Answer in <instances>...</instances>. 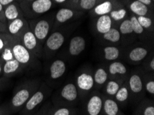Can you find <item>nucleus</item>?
Masks as SVG:
<instances>
[{"label":"nucleus","instance_id":"f257e3e1","mask_svg":"<svg viewBox=\"0 0 154 115\" xmlns=\"http://www.w3.org/2000/svg\"><path fill=\"white\" fill-rule=\"evenodd\" d=\"M42 81L38 79H28L16 87L8 104L12 113H17L22 108L29 98L39 88Z\"/></svg>","mask_w":154,"mask_h":115},{"label":"nucleus","instance_id":"f03ea898","mask_svg":"<svg viewBox=\"0 0 154 115\" xmlns=\"http://www.w3.org/2000/svg\"><path fill=\"white\" fill-rule=\"evenodd\" d=\"M80 101L75 81H69L60 88L51 98L53 106L75 107Z\"/></svg>","mask_w":154,"mask_h":115},{"label":"nucleus","instance_id":"7ed1b4c3","mask_svg":"<svg viewBox=\"0 0 154 115\" xmlns=\"http://www.w3.org/2000/svg\"><path fill=\"white\" fill-rule=\"evenodd\" d=\"M52 94V88L42 81L39 88L33 93L20 112V115H32L38 110Z\"/></svg>","mask_w":154,"mask_h":115},{"label":"nucleus","instance_id":"20e7f679","mask_svg":"<svg viewBox=\"0 0 154 115\" xmlns=\"http://www.w3.org/2000/svg\"><path fill=\"white\" fill-rule=\"evenodd\" d=\"M127 80L130 92L129 102L137 105L142 98H144L145 95L142 81V72H133L129 74Z\"/></svg>","mask_w":154,"mask_h":115},{"label":"nucleus","instance_id":"39448f33","mask_svg":"<svg viewBox=\"0 0 154 115\" xmlns=\"http://www.w3.org/2000/svg\"><path fill=\"white\" fill-rule=\"evenodd\" d=\"M82 101V115H102L103 95L100 91L94 90Z\"/></svg>","mask_w":154,"mask_h":115},{"label":"nucleus","instance_id":"423d86ee","mask_svg":"<svg viewBox=\"0 0 154 115\" xmlns=\"http://www.w3.org/2000/svg\"><path fill=\"white\" fill-rule=\"evenodd\" d=\"M75 83L78 90L80 101L84 99L86 96L95 90L93 72L88 70L80 72L76 76Z\"/></svg>","mask_w":154,"mask_h":115},{"label":"nucleus","instance_id":"0eeeda50","mask_svg":"<svg viewBox=\"0 0 154 115\" xmlns=\"http://www.w3.org/2000/svg\"><path fill=\"white\" fill-rule=\"evenodd\" d=\"M12 50L14 58L26 69L32 64L36 58L22 45L20 41H13Z\"/></svg>","mask_w":154,"mask_h":115},{"label":"nucleus","instance_id":"6e6552de","mask_svg":"<svg viewBox=\"0 0 154 115\" xmlns=\"http://www.w3.org/2000/svg\"><path fill=\"white\" fill-rule=\"evenodd\" d=\"M21 43L35 57L37 58L42 57L43 52L40 44L31 30L27 29L24 30L22 35Z\"/></svg>","mask_w":154,"mask_h":115},{"label":"nucleus","instance_id":"1a4fd4ad","mask_svg":"<svg viewBox=\"0 0 154 115\" xmlns=\"http://www.w3.org/2000/svg\"><path fill=\"white\" fill-rule=\"evenodd\" d=\"M66 72V64L62 59H55L51 63L48 72V79L44 81L51 88L53 83L60 81Z\"/></svg>","mask_w":154,"mask_h":115},{"label":"nucleus","instance_id":"9d476101","mask_svg":"<svg viewBox=\"0 0 154 115\" xmlns=\"http://www.w3.org/2000/svg\"><path fill=\"white\" fill-rule=\"evenodd\" d=\"M109 78L116 79L118 80L125 81L128 78V69L126 65L120 62H113L107 68Z\"/></svg>","mask_w":154,"mask_h":115},{"label":"nucleus","instance_id":"9b49d317","mask_svg":"<svg viewBox=\"0 0 154 115\" xmlns=\"http://www.w3.org/2000/svg\"><path fill=\"white\" fill-rule=\"evenodd\" d=\"M64 42V37L59 32H55L51 34L46 40L45 52L43 54L50 55L51 53L59 50Z\"/></svg>","mask_w":154,"mask_h":115},{"label":"nucleus","instance_id":"f8f14e48","mask_svg":"<svg viewBox=\"0 0 154 115\" xmlns=\"http://www.w3.org/2000/svg\"><path fill=\"white\" fill-rule=\"evenodd\" d=\"M24 68L15 58L4 62L3 67V75L6 78H11L24 72Z\"/></svg>","mask_w":154,"mask_h":115},{"label":"nucleus","instance_id":"ddd939ff","mask_svg":"<svg viewBox=\"0 0 154 115\" xmlns=\"http://www.w3.org/2000/svg\"><path fill=\"white\" fill-rule=\"evenodd\" d=\"M102 115H125L113 98L103 95Z\"/></svg>","mask_w":154,"mask_h":115},{"label":"nucleus","instance_id":"4468645a","mask_svg":"<svg viewBox=\"0 0 154 115\" xmlns=\"http://www.w3.org/2000/svg\"><path fill=\"white\" fill-rule=\"evenodd\" d=\"M50 30V24L48 21L45 20H39L34 26L32 30L35 36L39 42H43L47 38Z\"/></svg>","mask_w":154,"mask_h":115},{"label":"nucleus","instance_id":"2eb2a0df","mask_svg":"<svg viewBox=\"0 0 154 115\" xmlns=\"http://www.w3.org/2000/svg\"><path fill=\"white\" fill-rule=\"evenodd\" d=\"M125 82V81H124ZM123 81L118 80L116 79L109 78L108 80L104 84V86L102 87L101 90L103 91L102 95L106 96V97L114 98L116 94L117 93L119 88L122 86V84L124 83Z\"/></svg>","mask_w":154,"mask_h":115},{"label":"nucleus","instance_id":"dca6fc26","mask_svg":"<svg viewBox=\"0 0 154 115\" xmlns=\"http://www.w3.org/2000/svg\"><path fill=\"white\" fill-rule=\"evenodd\" d=\"M113 98L118 103L120 107H125L129 102L130 92L129 87H128L127 80H126L122 84Z\"/></svg>","mask_w":154,"mask_h":115},{"label":"nucleus","instance_id":"f3484780","mask_svg":"<svg viewBox=\"0 0 154 115\" xmlns=\"http://www.w3.org/2000/svg\"><path fill=\"white\" fill-rule=\"evenodd\" d=\"M86 47V41L83 37L80 36L74 37L70 41L69 52L70 55L77 57L85 50Z\"/></svg>","mask_w":154,"mask_h":115},{"label":"nucleus","instance_id":"a211bd4d","mask_svg":"<svg viewBox=\"0 0 154 115\" xmlns=\"http://www.w3.org/2000/svg\"><path fill=\"white\" fill-rule=\"evenodd\" d=\"M134 115H154V105L153 101L143 98L137 105Z\"/></svg>","mask_w":154,"mask_h":115},{"label":"nucleus","instance_id":"6ab92c4d","mask_svg":"<svg viewBox=\"0 0 154 115\" xmlns=\"http://www.w3.org/2000/svg\"><path fill=\"white\" fill-rule=\"evenodd\" d=\"M95 83V90L100 91L109 79L107 69L104 67H99L93 73Z\"/></svg>","mask_w":154,"mask_h":115},{"label":"nucleus","instance_id":"aec40b11","mask_svg":"<svg viewBox=\"0 0 154 115\" xmlns=\"http://www.w3.org/2000/svg\"><path fill=\"white\" fill-rule=\"evenodd\" d=\"M47 115H78V112L75 107L53 106L52 105Z\"/></svg>","mask_w":154,"mask_h":115},{"label":"nucleus","instance_id":"412c9836","mask_svg":"<svg viewBox=\"0 0 154 115\" xmlns=\"http://www.w3.org/2000/svg\"><path fill=\"white\" fill-rule=\"evenodd\" d=\"M148 50L143 47H136L129 53V59L133 63H139L143 61L148 55Z\"/></svg>","mask_w":154,"mask_h":115},{"label":"nucleus","instance_id":"4be33fe9","mask_svg":"<svg viewBox=\"0 0 154 115\" xmlns=\"http://www.w3.org/2000/svg\"><path fill=\"white\" fill-rule=\"evenodd\" d=\"M52 6L51 0H35L31 4V8L34 13L42 14L48 11Z\"/></svg>","mask_w":154,"mask_h":115},{"label":"nucleus","instance_id":"5701e85b","mask_svg":"<svg viewBox=\"0 0 154 115\" xmlns=\"http://www.w3.org/2000/svg\"><path fill=\"white\" fill-rule=\"evenodd\" d=\"M111 25L112 22L110 16L104 15L100 16L97 20L96 28L97 31L104 35L111 29Z\"/></svg>","mask_w":154,"mask_h":115},{"label":"nucleus","instance_id":"b1692460","mask_svg":"<svg viewBox=\"0 0 154 115\" xmlns=\"http://www.w3.org/2000/svg\"><path fill=\"white\" fill-rule=\"evenodd\" d=\"M26 22L24 19L17 18L9 23L8 30L11 35H17L21 31H24L26 26Z\"/></svg>","mask_w":154,"mask_h":115},{"label":"nucleus","instance_id":"393cba45","mask_svg":"<svg viewBox=\"0 0 154 115\" xmlns=\"http://www.w3.org/2000/svg\"><path fill=\"white\" fill-rule=\"evenodd\" d=\"M142 81L145 92L153 97L154 95V77L151 72H142Z\"/></svg>","mask_w":154,"mask_h":115},{"label":"nucleus","instance_id":"a878e982","mask_svg":"<svg viewBox=\"0 0 154 115\" xmlns=\"http://www.w3.org/2000/svg\"><path fill=\"white\" fill-rule=\"evenodd\" d=\"M4 15L6 19L9 22H11L15 19L20 18V8L16 4L12 3L4 8Z\"/></svg>","mask_w":154,"mask_h":115},{"label":"nucleus","instance_id":"bb28decb","mask_svg":"<svg viewBox=\"0 0 154 115\" xmlns=\"http://www.w3.org/2000/svg\"><path fill=\"white\" fill-rule=\"evenodd\" d=\"M130 9L133 13L138 16H145L148 12L147 6L137 0L131 4Z\"/></svg>","mask_w":154,"mask_h":115},{"label":"nucleus","instance_id":"cd10ccee","mask_svg":"<svg viewBox=\"0 0 154 115\" xmlns=\"http://www.w3.org/2000/svg\"><path fill=\"white\" fill-rule=\"evenodd\" d=\"M104 57L107 61H115L120 56V50L117 47L108 46L104 48Z\"/></svg>","mask_w":154,"mask_h":115},{"label":"nucleus","instance_id":"c85d7f7f","mask_svg":"<svg viewBox=\"0 0 154 115\" xmlns=\"http://www.w3.org/2000/svg\"><path fill=\"white\" fill-rule=\"evenodd\" d=\"M112 8H113V6H112L111 2L107 1L99 4L98 6L95 7L94 12L96 15L102 16L111 13Z\"/></svg>","mask_w":154,"mask_h":115},{"label":"nucleus","instance_id":"c756f323","mask_svg":"<svg viewBox=\"0 0 154 115\" xmlns=\"http://www.w3.org/2000/svg\"><path fill=\"white\" fill-rule=\"evenodd\" d=\"M73 11L71 9L62 8L57 12L56 15V20L60 23H64L73 17Z\"/></svg>","mask_w":154,"mask_h":115},{"label":"nucleus","instance_id":"7c9ffc66","mask_svg":"<svg viewBox=\"0 0 154 115\" xmlns=\"http://www.w3.org/2000/svg\"><path fill=\"white\" fill-rule=\"evenodd\" d=\"M104 39L107 41L116 43V42L120 41V33L117 29L111 28L108 32L104 34Z\"/></svg>","mask_w":154,"mask_h":115},{"label":"nucleus","instance_id":"2f4dec72","mask_svg":"<svg viewBox=\"0 0 154 115\" xmlns=\"http://www.w3.org/2000/svg\"><path fill=\"white\" fill-rule=\"evenodd\" d=\"M12 43L7 46L5 48L2 50V52L0 53V58L2 59L4 62H6L7 61L11 60L14 59L12 50Z\"/></svg>","mask_w":154,"mask_h":115},{"label":"nucleus","instance_id":"473e14b6","mask_svg":"<svg viewBox=\"0 0 154 115\" xmlns=\"http://www.w3.org/2000/svg\"><path fill=\"white\" fill-rule=\"evenodd\" d=\"M120 30L121 33L124 35L130 34L134 32L132 28V24L130 20H126L121 23L120 26Z\"/></svg>","mask_w":154,"mask_h":115},{"label":"nucleus","instance_id":"72a5a7b5","mask_svg":"<svg viewBox=\"0 0 154 115\" xmlns=\"http://www.w3.org/2000/svg\"><path fill=\"white\" fill-rule=\"evenodd\" d=\"M130 21H131V22L132 28H133V30H134V32H136V34H141L143 32L144 29L141 26V25L139 23L136 17L133 16V17L131 18Z\"/></svg>","mask_w":154,"mask_h":115},{"label":"nucleus","instance_id":"f704fd0d","mask_svg":"<svg viewBox=\"0 0 154 115\" xmlns=\"http://www.w3.org/2000/svg\"><path fill=\"white\" fill-rule=\"evenodd\" d=\"M51 106H52V103H51V101H46L40 107V108L32 115H47L48 110H49Z\"/></svg>","mask_w":154,"mask_h":115},{"label":"nucleus","instance_id":"c9c22d12","mask_svg":"<svg viewBox=\"0 0 154 115\" xmlns=\"http://www.w3.org/2000/svg\"><path fill=\"white\" fill-rule=\"evenodd\" d=\"M111 17L112 19H113L116 21H119L122 20L125 17L127 11L125 9H120L119 11H111Z\"/></svg>","mask_w":154,"mask_h":115},{"label":"nucleus","instance_id":"e433bc0d","mask_svg":"<svg viewBox=\"0 0 154 115\" xmlns=\"http://www.w3.org/2000/svg\"><path fill=\"white\" fill-rule=\"evenodd\" d=\"M8 35H3L0 34V53L2 52V50L6 48L7 46L12 43L13 39L8 38Z\"/></svg>","mask_w":154,"mask_h":115},{"label":"nucleus","instance_id":"4c0bfd02","mask_svg":"<svg viewBox=\"0 0 154 115\" xmlns=\"http://www.w3.org/2000/svg\"><path fill=\"white\" fill-rule=\"evenodd\" d=\"M137 20L143 29L144 28V29H149L152 24L151 19L146 17L145 16H138V17H137Z\"/></svg>","mask_w":154,"mask_h":115},{"label":"nucleus","instance_id":"58836bf2","mask_svg":"<svg viewBox=\"0 0 154 115\" xmlns=\"http://www.w3.org/2000/svg\"><path fill=\"white\" fill-rule=\"evenodd\" d=\"M96 0H81L80 6L85 10H90L95 6Z\"/></svg>","mask_w":154,"mask_h":115},{"label":"nucleus","instance_id":"ea45409f","mask_svg":"<svg viewBox=\"0 0 154 115\" xmlns=\"http://www.w3.org/2000/svg\"><path fill=\"white\" fill-rule=\"evenodd\" d=\"M10 84H11L10 79L6 78V77H0V92L2 90H5L6 88H8Z\"/></svg>","mask_w":154,"mask_h":115},{"label":"nucleus","instance_id":"a19ab883","mask_svg":"<svg viewBox=\"0 0 154 115\" xmlns=\"http://www.w3.org/2000/svg\"><path fill=\"white\" fill-rule=\"evenodd\" d=\"M12 114L10 108H9L8 104H4L0 105V115H11Z\"/></svg>","mask_w":154,"mask_h":115},{"label":"nucleus","instance_id":"79ce46f5","mask_svg":"<svg viewBox=\"0 0 154 115\" xmlns=\"http://www.w3.org/2000/svg\"><path fill=\"white\" fill-rule=\"evenodd\" d=\"M0 22L4 24L6 22V19L4 15V7L1 4H0Z\"/></svg>","mask_w":154,"mask_h":115},{"label":"nucleus","instance_id":"37998d69","mask_svg":"<svg viewBox=\"0 0 154 115\" xmlns=\"http://www.w3.org/2000/svg\"><path fill=\"white\" fill-rule=\"evenodd\" d=\"M148 72H153L154 71V58L151 57V61H149V63L148 64Z\"/></svg>","mask_w":154,"mask_h":115},{"label":"nucleus","instance_id":"c03bdc74","mask_svg":"<svg viewBox=\"0 0 154 115\" xmlns=\"http://www.w3.org/2000/svg\"><path fill=\"white\" fill-rule=\"evenodd\" d=\"M14 0H0V4L4 7H6L9 4L13 3Z\"/></svg>","mask_w":154,"mask_h":115},{"label":"nucleus","instance_id":"a18cd8bd","mask_svg":"<svg viewBox=\"0 0 154 115\" xmlns=\"http://www.w3.org/2000/svg\"><path fill=\"white\" fill-rule=\"evenodd\" d=\"M4 62L2 61V59L0 58V77H2L3 75V67H4Z\"/></svg>","mask_w":154,"mask_h":115},{"label":"nucleus","instance_id":"49530a36","mask_svg":"<svg viewBox=\"0 0 154 115\" xmlns=\"http://www.w3.org/2000/svg\"><path fill=\"white\" fill-rule=\"evenodd\" d=\"M137 1L141 2V3H142L146 6L150 5V4H151V2H152L151 0H137Z\"/></svg>","mask_w":154,"mask_h":115},{"label":"nucleus","instance_id":"de8ad7c7","mask_svg":"<svg viewBox=\"0 0 154 115\" xmlns=\"http://www.w3.org/2000/svg\"><path fill=\"white\" fill-rule=\"evenodd\" d=\"M6 29L5 26H0V32H4V30H6Z\"/></svg>","mask_w":154,"mask_h":115},{"label":"nucleus","instance_id":"09e8293b","mask_svg":"<svg viewBox=\"0 0 154 115\" xmlns=\"http://www.w3.org/2000/svg\"><path fill=\"white\" fill-rule=\"evenodd\" d=\"M56 2H57V3H62V2H64L66 1V0H55Z\"/></svg>","mask_w":154,"mask_h":115},{"label":"nucleus","instance_id":"8fccbe9b","mask_svg":"<svg viewBox=\"0 0 154 115\" xmlns=\"http://www.w3.org/2000/svg\"><path fill=\"white\" fill-rule=\"evenodd\" d=\"M0 26H5L4 24V23H2L1 22H0Z\"/></svg>","mask_w":154,"mask_h":115},{"label":"nucleus","instance_id":"3c124183","mask_svg":"<svg viewBox=\"0 0 154 115\" xmlns=\"http://www.w3.org/2000/svg\"><path fill=\"white\" fill-rule=\"evenodd\" d=\"M26 1H31V2H33L35 0H26Z\"/></svg>","mask_w":154,"mask_h":115},{"label":"nucleus","instance_id":"603ef678","mask_svg":"<svg viewBox=\"0 0 154 115\" xmlns=\"http://www.w3.org/2000/svg\"><path fill=\"white\" fill-rule=\"evenodd\" d=\"M151 1H153V0H151Z\"/></svg>","mask_w":154,"mask_h":115},{"label":"nucleus","instance_id":"864d4df0","mask_svg":"<svg viewBox=\"0 0 154 115\" xmlns=\"http://www.w3.org/2000/svg\"></svg>","mask_w":154,"mask_h":115}]
</instances>
